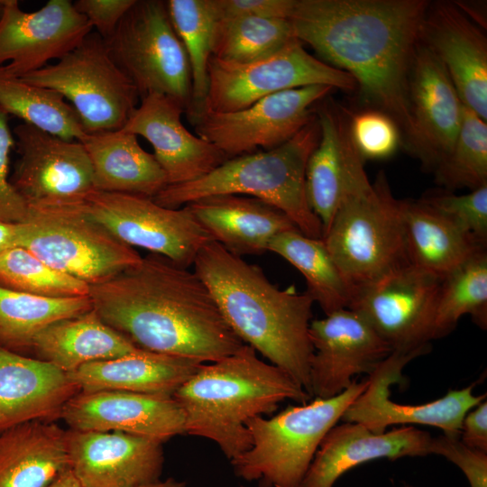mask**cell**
<instances>
[{"label":"cell","instance_id":"obj_1","mask_svg":"<svg viewBox=\"0 0 487 487\" xmlns=\"http://www.w3.org/2000/svg\"><path fill=\"white\" fill-rule=\"evenodd\" d=\"M429 2L295 0V37L325 62L348 73L372 109L397 124L409 151L413 126L409 77Z\"/></svg>","mask_w":487,"mask_h":487},{"label":"cell","instance_id":"obj_2","mask_svg":"<svg viewBox=\"0 0 487 487\" xmlns=\"http://www.w3.org/2000/svg\"><path fill=\"white\" fill-rule=\"evenodd\" d=\"M89 298L106 325L142 350L207 363L245 345L198 274L160 254L89 286Z\"/></svg>","mask_w":487,"mask_h":487},{"label":"cell","instance_id":"obj_3","mask_svg":"<svg viewBox=\"0 0 487 487\" xmlns=\"http://www.w3.org/2000/svg\"><path fill=\"white\" fill-rule=\"evenodd\" d=\"M193 266L234 334L310 395L312 297L280 289L260 267L216 241L200 249Z\"/></svg>","mask_w":487,"mask_h":487},{"label":"cell","instance_id":"obj_4","mask_svg":"<svg viewBox=\"0 0 487 487\" xmlns=\"http://www.w3.org/2000/svg\"><path fill=\"white\" fill-rule=\"evenodd\" d=\"M172 397L183 411L185 434L216 443L229 461L251 446L248 419L273 412L286 400L304 404L311 398L248 345L203 363Z\"/></svg>","mask_w":487,"mask_h":487},{"label":"cell","instance_id":"obj_5","mask_svg":"<svg viewBox=\"0 0 487 487\" xmlns=\"http://www.w3.org/2000/svg\"><path fill=\"white\" fill-rule=\"evenodd\" d=\"M352 294L409 264L400 199L381 172L371 183L355 151L341 202L322 237Z\"/></svg>","mask_w":487,"mask_h":487},{"label":"cell","instance_id":"obj_6","mask_svg":"<svg viewBox=\"0 0 487 487\" xmlns=\"http://www.w3.org/2000/svg\"><path fill=\"white\" fill-rule=\"evenodd\" d=\"M321 136L316 116L280 146L230 158L206 176L168 185L153 200L179 208L213 195L235 194L261 199L284 213L304 234L322 238L323 227L306 194V168Z\"/></svg>","mask_w":487,"mask_h":487},{"label":"cell","instance_id":"obj_7","mask_svg":"<svg viewBox=\"0 0 487 487\" xmlns=\"http://www.w3.org/2000/svg\"><path fill=\"white\" fill-rule=\"evenodd\" d=\"M367 384L354 380L336 396L248 419L251 446L230 461L235 475L264 487H300L323 438Z\"/></svg>","mask_w":487,"mask_h":487},{"label":"cell","instance_id":"obj_8","mask_svg":"<svg viewBox=\"0 0 487 487\" xmlns=\"http://www.w3.org/2000/svg\"><path fill=\"white\" fill-rule=\"evenodd\" d=\"M17 246L89 286L115 278L142 258L89 216L83 203L28 208Z\"/></svg>","mask_w":487,"mask_h":487},{"label":"cell","instance_id":"obj_9","mask_svg":"<svg viewBox=\"0 0 487 487\" xmlns=\"http://www.w3.org/2000/svg\"><path fill=\"white\" fill-rule=\"evenodd\" d=\"M105 41L141 99L150 94H162L178 101L185 112L188 110L191 69L166 1L135 0Z\"/></svg>","mask_w":487,"mask_h":487},{"label":"cell","instance_id":"obj_10","mask_svg":"<svg viewBox=\"0 0 487 487\" xmlns=\"http://www.w3.org/2000/svg\"><path fill=\"white\" fill-rule=\"evenodd\" d=\"M20 78L69 100L87 134L122 129L140 98L96 32L56 63Z\"/></svg>","mask_w":487,"mask_h":487},{"label":"cell","instance_id":"obj_11","mask_svg":"<svg viewBox=\"0 0 487 487\" xmlns=\"http://www.w3.org/2000/svg\"><path fill=\"white\" fill-rule=\"evenodd\" d=\"M207 75L206 111L214 113L238 111L267 96L308 86L357 90L348 73L309 54L297 38L277 52L248 63L211 56Z\"/></svg>","mask_w":487,"mask_h":487},{"label":"cell","instance_id":"obj_12","mask_svg":"<svg viewBox=\"0 0 487 487\" xmlns=\"http://www.w3.org/2000/svg\"><path fill=\"white\" fill-rule=\"evenodd\" d=\"M83 207L118 240L188 268L200 249L214 241L187 207L169 208L152 198L94 190Z\"/></svg>","mask_w":487,"mask_h":487},{"label":"cell","instance_id":"obj_13","mask_svg":"<svg viewBox=\"0 0 487 487\" xmlns=\"http://www.w3.org/2000/svg\"><path fill=\"white\" fill-rule=\"evenodd\" d=\"M334 90L316 85L278 92L234 112L204 114L189 121L196 135L228 159L269 151L296 135L316 116V105Z\"/></svg>","mask_w":487,"mask_h":487},{"label":"cell","instance_id":"obj_14","mask_svg":"<svg viewBox=\"0 0 487 487\" xmlns=\"http://www.w3.org/2000/svg\"><path fill=\"white\" fill-rule=\"evenodd\" d=\"M19 153L10 182L28 208L79 205L95 190L81 142L67 141L26 123L14 129Z\"/></svg>","mask_w":487,"mask_h":487},{"label":"cell","instance_id":"obj_15","mask_svg":"<svg viewBox=\"0 0 487 487\" xmlns=\"http://www.w3.org/2000/svg\"><path fill=\"white\" fill-rule=\"evenodd\" d=\"M441 281L408 264L356 295L349 308L363 317L392 351L425 354L434 340Z\"/></svg>","mask_w":487,"mask_h":487},{"label":"cell","instance_id":"obj_16","mask_svg":"<svg viewBox=\"0 0 487 487\" xmlns=\"http://www.w3.org/2000/svg\"><path fill=\"white\" fill-rule=\"evenodd\" d=\"M420 352L393 351L367 378L365 390L345 411L341 420L359 423L375 434L391 425H427L441 429L445 436L460 437L462 422L472 409L485 400L474 395L473 385L449 390L442 398L423 404H400L390 399V388L402 381V370Z\"/></svg>","mask_w":487,"mask_h":487},{"label":"cell","instance_id":"obj_17","mask_svg":"<svg viewBox=\"0 0 487 487\" xmlns=\"http://www.w3.org/2000/svg\"><path fill=\"white\" fill-rule=\"evenodd\" d=\"M93 32L88 20L69 0H50L23 11L16 0H5L0 16V66L23 77L60 60Z\"/></svg>","mask_w":487,"mask_h":487},{"label":"cell","instance_id":"obj_18","mask_svg":"<svg viewBox=\"0 0 487 487\" xmlns=\"http://www.w3.org/2000/svg\"><path fill=\"white\" fill-rule=\"evenodd\" d=\"M310 395L327 399L345 391L355 375L372 374L393 351L357 312L344 308L313 319Z\"/></svg>","mask_w":487,"mask_h":487},{"label":"cell","instance_id":"obj_19","mask_svg":"<svg viewBox=\"0 0 487 487\" xmlns=\"http://www.w3.org/2000/svg\"><path fill=\"white\" fill-rule=\"evenodd\" d=\"M162 444L118 431L67 430L69 470L83 487H139L161 479Z\"/></svg>","mask_w":487,"mask_h":487},{"label":"cell","instance_id":"obj_20","mask_svg":"<svg viewBox=\"0 0 487 487\" xmlns=\"http://www.w3.org/2000/svg\"><path fill=\"white\" fill-rule=\"evenodd\" d=\"M409 103L413 126L409 152L435 172L455 143L464 104L443 64L420 41L409 71Z\"/></svg>","mask_w":487,"mask_h":487},{"label":"cell","instance_id":"obj_21","mask_svg":"<svg viewBox=\"0 0 487 487\" xmlns=\"http://www.w3.org/2000/svg\"><path fill=\"white\" fill-rule=\"evenodd\" d=\"M60 418L70 429L118 431L164 443L185 434V418L172 396L121 391H79Z\"/></svg>","mask_w":487,"mask_h":487},{"label":"cell","instance_id":"obj_22","mask_svg":"<svg viewBox=\"0 0 487 487\" xmlns=\"http://www.w3.org/2000/svg\"><path fill=\"white\" fill-rule=\"evenodd\" d=\"M443 64L464 106L487 119V40L457 3L429 4L420 32Z\"/></svg>","mask_w":487,"mask_h":487},{"label":"cell","instance_id":"obj_23","mask_svg":"<svg viewBox=\"0 0 487 487\" xmlns=\"http://www.w3.org/2000/svg\"><path fill=\"white\" fill-rule=\"evenodd\" d=\"M183 113L185 109L178 101L153 93L141 99L122 128L142 136L152 144L168 185L197 180L228 160L216 145L184 126Z\"/></svg>","mask_w":487,"mask_h":487},{"label":"cell","instance_id":"obj_24","mask_svg":"<svg viewBox=\"0 0 487 487\" xmlns=\"http://www.w3.org/2000/svg\"><path fill=\"white\" fill-rule=\"evenodd\" d=\"M431 439L413 426L375 434L359 423L336 424L323 438L300 487H334L345 473L379 458L427 455Z\"/></svg>","mask_w":487,"mask_h":487},{"label":"cell","instance_id":"obj_25","mask_svg":"<svg viewBox=\"0 0 487 487\" xmlns=\"http://www.w3.org/2000/svg\"><path fill=\"white\" fill-rule=\"evenodd\" d=\"M79 391L69 374L54 364L0 346V430L60 418Z\"/></svg>","mask_w":487,"mask_h":487},{"label":"cell","instance_id":"obj_26","mask_svg":"<svg viewBox=\"0 0 487 487\" xmlns=\"http://www.w3.org/2000/svg\"><path fill=\"white\" fill-rule=\"evenodd\" d=\"M185 207L214 241L238 256L263 253L276 235L298 229L280 210L249 196L213 195Z\"/></svg>","mask_w":487,"mask_h":487},{"label":"cell","instance_id":"obj_27","mask_svg":"<svg viewBox=\"0 0 487 487\" xmlns=\"http://www.w3.org/2000/svg\"><path fill=\"white\" fill-rule=\"evenodd\" d=\"M316 115L321 136L308 161L306 194L324 234L341 202L349 162L356 148L349 132L350 113L342 106L328 96L316 105Z\"/></svg>","mask_w":487,"mask_h":487},{"label":"cell","instance_id":"obj_28","mask_svg":"<svg viewBox=\"0 0 487 487\" xmlns=\"http://www.w3.org/2000/svg\"><path fill=\"white\" fill-rule=\"evenodd\" d=\"M203 363L140 349L118 358L93 362L69 373L80 391H121L173 396Z\"/></svg>","mask_w":487,"mask_h":487},{"label":"cell","instance_id":"obj_29","mask_svg":"<svg viewBox=\"0 0 487 487\" xmlns=\"http://www.w3.org/2000/svg\"><path fill=\"white\" fill-rule=\"evenodd\" d=\"M69 470L67 430L53 421L0 430V487H49Z\"/></svg>","mask_w":487,"mask_h":487},{"label":"cell","instance_id":"obj_30","mask_svg":"<svg viewBox=\"0 0 487 487\" xmlns=\"http://www.w3.org/2000/svg\"><path fill=\"white\" fill-rule=\"evenodd\" d=\"M80 142L92 165L95 190L153 198L168 186L165 172L135 134L120 129L87 134Z\"/></svg>","mask_w":487,"mask_h":487},{"label":"cell","instance_id":"obj_31","mask_svg":"<svg viewBox=\"0 0 487 487\" xmlns=\"http://www.w3.org/2000/svg\"><path fill=\"white\" fill-rule=\"evenodd\" d=\"M140 350L91 310L59 320L35 338L32 351L70 373L84 364L118 358Z\"/></svg>","mask_w":487,"mask_h":487},{"label":"cell","instance_id":"obj_32","mask_svg":"<svg viewBox=\"0 0 487 487\" xmlns=\"http://www.w3.org/2000/svg\"><path fill=\"white\" fill-rule=\"evenodd\" d=\"M400 206L409 264L443 279L486 249L421 199Z\"/></svg>","mask_w":487,"mask_h":487},{"label":"cell","instance_id":"obj_33","mask_svg":"<svg viewBox=\"0 0 487 487\" xmlns=\"http://www.w3.org/2000/svg\"><path fill=\"white\" fill-rule=\"evenodd\" d=\"M92 308L89 296L46 298L0 286V346L24 354L47 326Z\"/></svg>","mask_w":487,"mask_h":487},{"label":"cell","instance_id":"obj_34","mask_svg":"<svg viewBox=\"0 0 487 487\" xmlns=\"http://www.w3.org/2000/svg\"><path fill=\"white\" fill-rule=\"evenodd\" d=\"M271 251L289 262L305 278L307 292L325 315L349 308L352 294L322 238L285 231L270 243Z\"/></svg>","mask_w":487,"mask_h":487},{"label":"cell","instance_id":"obj_35","mask_svg":"<svg viewBox=\"0 0 487 487\" xmlns=\"http://www.w3.org/2000/svg\"><path fill=\"white\" fill-rule=\"evenodd\" d=\"M0 107L24 123L67 141H82L80 119L58 92L15 77L0 66Z\"/></svg>","mask_w":487,"mask_h":487},{"label":"cell","instance_id":"obj_36","mask_svg":"<svg viewBox=\"0 0 487 487\" xmlns=\"http://www.w3.org/2000/svg\"><path fill=\"white\" fill-rule=\"evenodd\" d=\"M166 3L190 65L191 102L185 113L191 121L206 111L207 65L213 55L219 16L214 0H168Z\"/></svg>","mask_w":487,"mask_h":487},{"label":"cell","instance_id":"obj_37","mask_svg":"<svg viewBox=\"0 0 487 487\" xmlns=\"http://www.w3.org/2000/svg\"><path fill=\"white\" fill-rule=\"evenodd\" d=\"M470 315L487 328V253L482 250L442 279L437 298L434 339L450 334L459 319Z\"/></svg>","mask_w":487,"mask_h":487},{"label":"cell","instance_id":"obj_38","mask_svg":"<svg viewBox=\"0 0 487 487\" xmlns=\"http://www.w3.org/2000/svg\"><path fill=\"white\" fill-rule=\"evenodd\" d=\"M294 39L289 19L221 20L217 23L212 56L223 61L248 63L277 52Z\"/></svg>","mask_w":487,"mask_h":487},{"label":"cell","instance_id":"obj_39","mask_svg":"<svg viewBox=\"0 0 487 487\" xmlns=\"http://www.w3.org/2000/svg\"><path fill=\"white\" fill-rule=\"evenodd\" d=\"M0 286L46 298L89 296V285L65 274L22 246L0 253Z\"/></svg>","mask_w":487,"mask_h":487},{"label":"cell","instance_id":"obj_40","mask_svg":"<svg viewBox=\"0 0 487 487\" xmlns=\"http://www.w3.org/2000/svg\"><path fill=\"white\" fill-rule=\"evenodd\" d=\"M435 173L446 188L473 190L487 184V124L464 105L452 150Z\"/></svg>","mask_w":487,"mask_h":487},{"label":"cell","instance_id":"obj_41","mask_svg":"<svg viewBox=\"0 0 487 487\" xmlns=\"http://www.w3.org/2000/svg\"><path fill=\"white\" fill-rule=\"evenodd\" d=\"M480 244L487 243V184L464 195L442 193L421 198Z\"/></svg>","mask_w":487,"mask_h":487},{"label":"cell","instance_id":"obj_42","mask_svg":"<svg viewBox=\"0 0 487 487\" xmlns=\"http://www.w3.org/2000/svg\"><path fill=\"white\" fill-rule=\"evenodd\" d=\"M349 132L363 160L388 158L401 142V135L395 122L386 114L372 108L350 114Z\"/></svg>","mask_w":487,"mask_h":487},{"label":"cell","instance_id":"obj_43","mask_svg":"<svg viewBox=\"0 0 487 487\" xmlns=\"http://www.w3.org/2000/svg\"><path fill=\"white\" fill-rule=\"evenodd\" d=\"M429 454L444 456L465 475L470 487H487V453L468 447L460 437H432Z\"/></svg>","mask_w":487,"mask_h":487},{"label":"cell","instance_id":"obj_44","mask_svg":"<svg viewBox=\"0 0 487 487\" xmlns=\"http://www.w3.org/2000/svg\"><path fill=\"white\" fill-rule=\"evenodd\" d=\"M8 119L9 115L0 107V220L17 224L25 220L28 207L8 176L10 152L15 145Z\"/></svg>","mask_w":487,"mask_h":487},{"label":"cell","instance_id":"obj_45","mask_svg":"<svg viewBox=\"0 0 487 487\" xmlns=\"http://www.w3.org/2000/svg\"><path fill=\"white\" fill-rule=\"evenodd\" d=\"M295 0H214L219 21L241 17L284 18Z\"/></svg>","mask_w":487,"mask_h":487},{"label":"cell","instance_id":"obj_46","mask_svg":"<svg viewBox=\"0 0 487 487\" xmlns=\"http://www.w3.org/2000/svg\"><path fill=\"white\" fill-rule=\"evenodd\" d=\"M135 0H78V12L91 23L104 40L108 38Z\"/></svg>","mask_w":487,"mask_h":487},{"label":"cell","instance_id":"obj_47","mask_svg":"<svg viewBox=\"0 0 487 487\" xmlns=\"http://www.w3.org/2000/svg\"><path fill=\"white\" fill-rule=\"evenodd\" d=\"M460 440L468 447L487 453V401L483 400L464 416Z\"/></svg>","mask_w":487,"mask_h":487},{"label":"cell","instance_id":"obj_48","mask_svg":"<svg viewBox=\"0 0 487 487\" xmlns=\"http://www.w3.org/2000/svg\"><path fill=\"white\" fill-rule=\"evenodd\" d=\"M20 232L21 223H7L0 220V253L18 245Z\"/></svg>","mask_w":487,"mask_h":487},{"label":"cell","instance_id":"obj_49","mask_svg":"<svg viewBox=\"0 0 487 487\" xmlns=\"http://www.w3.org/2000/svg\"><path fill=\"white\" fill-rule=\"evenodd\" d=\"M49 487H83L74 477L70 470L60 475Z\"/></svg>","mask_w":487,"mask_h":487},{"label":"cell","instance_id":"obj_50","mask_svg":"<svg viewBox=\"0 0 487 487\" xmlns=\"http://www.w3.org/2000/svg\"><path fill=\"white\" fill-rule=\"evenodd\" d=\"M187 483L184 481L178 480L173 477L160 479L154 482L145 484L139 487H186Z\"/></svg>","mask_w":487,"mask_h":487},{"label":"cell","instance_id":"obj_51","mask_svg":"<svg viewBox=\"0 0 487 487\" xmlns=\"http://www.w3.org/2000/svg\"><path fill=\"white\" fill-rule=\"evenodd\" d=\"M5 0H0V16L4 8Z\"/></svg>","mask_w":487,"mask_h":487},{"label":"cell","instance_id":"obj_52","mask_svg":"<svg viewBox=\"0 0 487 487\" xmlns=\"http://www.w3.org/2000/svg\"><path fill=\"white\" fill-rule=\"evenodd\" d=\"M404 487H416V486L411 485V484H405Z\"/></svg>","mask_w":487,"mask_h":487}]
</instances>
